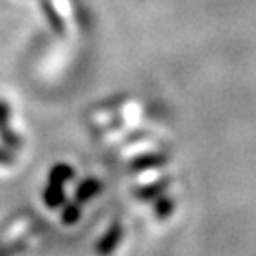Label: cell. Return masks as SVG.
<instances>
[{
  "mask_svg": "<svg viewBox=\"0 0 256 256\" xmlns=\"http://www.w3.org/2000/svg\"><path fill=\"white\" fill-rule=\"evenodd\" d=\"M8 118H10V106L8 102L0 101V138L12 148H18L21 142H19V137L16 133H12V129L8 126Z\"/></svg>",
  "mask_w": 256,
  "mask_h": 256,
  "instance_id": "6da1fadb",
  "label": "cell"
},
{
  "mask_svg": "<svg viewBox=\"0 0 256 256\" xmlns=\"http://www.w3.org/2000/svg\"><path fill=\"white\" fill-rule=\"evenodd\" d=\"M120 238H122V230H120V226L116 224L114 228L110 230L108 236H106V238H104L101 243H99V254H101V256L110 254V252L114 250V247L118 245Z\"/></svg>",
  "mask_w": 256,
  "mask_h": 256,
  "instance_id": "7a4b0ae2",
  "label": "cell"
},
{
  "mask_svg": "<svg viewBox=\"0 0 256 256\" xmlns=\"http://www.w3.org/2000/svg\"><path fill=\"white\" fill-rule=\"evenodd\" d=\"M97 192H99V184L95 182V180H88V182H84L82 190H78L76 198H78V202H86V200H90L93 194Z\"/></svg>",
  "mask_w": 256,
  "mask_h": 256,
  "instance_id": "3957f363",
  "label": "cell"
},
{
  "mask_svg": "<svg viewBox=\"0 0 256 256\" xmlns=\"http://www.w3.org/2000/svg\"><path fill=\"white\" fill-rule=\"evenodd\" d=\"M44 12H46L48 19H50V25H52V28H54L57 34H61L64 30L63 23L59 21V18H57V14H55V10L52 8V4H44Z\"/></svg>",
  "mask_w": 256,
  "mask_h": 256,
  "instance_id": "277c9868",
  "label": "cell"
},
{
  "mask_svg": "<svg viewBox=\"0 0 256 256\" xmlns=\"http://www.w3.org/2000/svg\"><path fill=\"white\" fill-rule=\"evenodd\" d=\"M76 209H78V207H70V209H66V216H70V218L66 220V222H74V216H76Z\"/></svg>",
  "mask_w": 256,
  "mask_h": 256,
  "instance_id": "5b68a950",
  "label": "cell"
},
{
  "mask_svg": "<svg viewBox=\"0 0 256 256\" xmlns=\"http://www.w3.org/2000/svg\"><path fill=\"white\" fill-rule=\"evenodd\" d=\"M0 164H12V158H10V154L2 152V150H0Z\"/></svg>",
  "mask_w": 256,
  "mask_h": 256,
  "instance_id": "8992f818",
  "label": "cell"
}]
</instances>
